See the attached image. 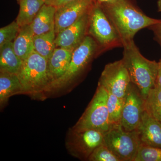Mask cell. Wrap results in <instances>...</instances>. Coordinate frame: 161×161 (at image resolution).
I'll return each instance as SVG.
<instances>
[{"label":"cell","mask_w":161,"mask_h":161,"mask_svg":"<svg viewBox=\"0 0 161 161\" xmlns=\"http://www.w3.org/2000/svg\"><path fill=\"white\" fill-rule=\"evenodd\" d=\"M100 5L118 33L123 45L133 40L139 31L149 28L161 21L144 14L131 0H116Z\"/></svg>","instance_id":"1"},{"label":"cell","mask_w":161,"mask_h":161,"mask_svg":"<svg viewBox=\"0 0 161 161\" xmlns=\"http://www.w3.org/2000/svg\"><path fill=\"white\" fill-rule=\"evenodd\" d=\"M122 59L131 82L139 90L144 99L155 86L158 62L150 60L141 54L133 40L124 43Z\"/></svg>","instance_id":"2"},{"label":"cell","mask_w":161,"mask_h":161,"mask_svg":"<svg viewBox=\"0 0 161 161\" xmlns=\"http://www.w3.org/2000/svg\"><path fill=\"white\" fill-rule=\"evenodd\" d=\"M23 87V95L42 98L50 84L47 60L34 51L23 60L17 74Z\"/></svg>","instance_id":"3"},{"label":"cell","mask_w":161,"mask_h":161,"mask_svg":"<svg viewBox=\"0 0 161 161\" xmlns=\"http://www.w3.org/2000/svg\"><path fill=\"white\" fill-rule=\"evenodd\" d=\"M98 48L95 40L91 36L86 35L73 51L69 66L66 71L60 78L50 84L46 94L63 89L74 82L89 66Z\"/></svg>","instance_id":"4"},{"label":"cell","mask_w":161,"mask_h":161,"mask_svg":"<svg viewBox=\"0 0 161 161\" xmlns=\"http://www.w3.org/2000/svg\"><path fill=\"white\" fill-rule=\"evenodd\" d=\"M108 96L107 90L98 85L89 104L72 130H93L103 133L108 131L112 125L107 107Z\"/></svg>","instance_id":"5"},{"label":"cell","mask_w":161,"mask_h":161,"mask_svg":"<svg viewBox=\"0 0 161 161\" xmlns=\"http://www.w3.org/2000/svg\"><path fill=\"white\" fill-rule=\"evenodd\" d=\"M87 33L103 50L123 47L120 37L102 7L95 1L89 13Z\"/></svg>","instance_id":"6"},{"label":"cell","mask_w":161,"mask_h":161,"mask_svg":"<svg viewBox=\"0 0 161 161\" xmlns=\"http://www.w3.org/2000/svg\"><path fill=\"white\" fill-rule=\"evenodd\" d=\"M104 143L120 161H134L142 143L137 130L126 131L115 124L104 133Z\"/></svg>","instance_id":"7"},{"label":"cell","mask_w":161,"mask_h":161,"mask_svg":"<svg viewBox=\"0 0 161 161\" xmlns=\"http://www.w3.org/2000/svg\"><path fill=\"white\" fill-rule=\"evenodd\" d=\"M104 142V133L93 130H70L66 147L70 154L80 160L88 161L96 148Z\"/></svg>","instance_id":"8"},{"label":"cell","mask_w":161,"mask_h":161,"mask_svg":"<svg viewBox=\"0 0 161 161\" xmlns=\"http://www.w3.org/2000/svg\"><path fill=\"white\" fill-rule=\"evenodd\" d=\"M131 83L129 72L121 59L105 65L98 85L103 87L108 92L124 98Z\"/></svg>","instance_id":"9"},{"label":"cell","mask_w":161,"mask_h":161,"mask_svg":"<svg viewBox=\"0 0 161 161\" xmlns=\"http://www.w3.org/2000/svg\"><path fill=\"white\" fill-rule=\"evenodd\" d=\"M124 99L121 125L126 131L137 130L145 111V99L138 89L131 82Z\"/></svg>","instance_id":"10"},{"label":"cell","mask_w":161,"mask_h":161,"mask_svg":"<svg viewBox=\"0 0 161 161\" xmlns=\"http://www.w3.org/2000/svg\"><path fill=\"white\" fill-rule=\"evenodd\" d=\"M95 0H76L57 7L55 14L56 34L72 25L80 17L87 13Z\"/></svg>","instance_id":"11"},{"label":"cell","mask_w":161,"mask_h":161,"mask_svg":"<svg viewBox=\"0 0 161 161\" xmlns=\"http://www.w3.org/2000/svg\"><path fill=\"white\" fill-rule=\"evenodd\" d=\"M89 12L56 35V47L74 50L81 43L87 35Z\"/></svg>","instance_id":"12"},{"label":"cell","mask_w":161,"mask_h":161,"mask_svg":"<svg viewBox=\"0 0 161 161\" xmlns=\"http://www.w3.org/2000/svg\"><path fill=\"white\" fill-rule=\"evenodd\" d=\"M142 143L161 148V123L144 111L137 129Z\"/></svg>","instance_id":"13"},{"label":"cell","mask_w":161,"mask_h":161,"mask_svg":"<svg viewBox=\"0 0 161 161\" xmlns=\"http://www.w3.org/2000/svg\"><path fill=\"white\" fill-rule=\"evenodd\" d=\"M74 50L56 47L47 61L50 83L64 74L69 66Z\"/></svg>","instance_id":"14"},{"label":"cell","mask_w":161,"mask_h":161,"mask_svg":"<svg viewBox=\"0 0 161 161\" xmlns=\"http://www.w3.org/2000/svg\"><path fill=\"white\" fill-rule=\"evenodd\" d=\"M22 85L17 74L0 72V106H6L14 95H23Z\"/></svg>","instance_id":"15"},{"label":"cell","mask_w":161,"mask_h":161,"mask_svg":"<svg viewBox=\"0 0 161 161\" xmlns=\"http://www.w3.org/2000/svg\"><path fill=\"white\" fill-rule=\"evenodd\" d=\"M56 9L53 5L43 4L30 24L34 35L42 34L55 30Z\"/></svg>","instance_id":"16"},{"label":"cell","mask_w":161,"mask_h":161,"mask_svg":"<svg viewBox=\"0 0 161 161\" xmlns=\"http://www.w3.org/2000/svg\"><path fill=\"white\" fill-rule=\"evenodd\" d=\"M34 36L31 25H26L20 27L19 33L13 41L15 53L23 61L34 51Z\"/></svg>","instance_id":"17"},{"label":"cell","mask_w":161,"mask_h":161,"mask_svg":"<svg viewBox=\"0 0 161 161\" xmlns=\"http://www.w3.org/2000/svg\"><path fill=\"white\" fill-rule=\"evenodd\" d=\"M23 63L15 53L13 42L0 47V72L18 74Z\"/></svg>","instance_id":"18"},{"label":"cell","mask_w":161,"mask_h":161,"mask_svg":"<svg viewBox=\"0 0 161 161\" xmlns=\"http://www.w3.org/2000/svg\"><path fill=\"white\" fill-rule=\"evenodd\" d=\"M17 23L20 27L30 25L43 4L42 0H20Z\"/></svg>","instance_id":"19"},{"label":"cell","mask_w":161,"mask_h":161,"mask_svg":"<svg viewBox=\"0 0 161 161\" xmlns=\"http://www.w3.org/2000/svg\"><path fill=\"white\" fill-rule=\"evenodd\" d=\"M55 30L34 36V51L48 61L56 48Z\"/></svg>","instance_id":"20"},{"label":"cell","mask_w":161,"mask_h":161,"mask_svg":"<svg viewBox=\"0 0 161 161\" xmlns=\"http://www.w3.org/2000/svg\"><path fill=\"white\" fill-rule=\"evenodd\" d=\"M145 111L161 123V90L156 86L145 100Z\"/></svg>","instance_id":"21"},{"label":"cell","mask_w":161,"mask_h":161,"mask_svg":"<svg viewBox=\"0 0 161 161\" xmlns=\"http://www.w3.org/2000/svg\"><path fill=\"white\" fill-rule=\"evenodd\" d=\"M124 101V98H119L112 93L108 92L107 107L110 122L112 125L120 124Z\"/></svg>","instance_id":"22"},{"label":"cell","mask_w":161,"mask_h":161,"mask_svg":"<svg viewBox=\"0 0 161 161\" xmlns=\"http://www.w3.org/2000/svg\"><path fill=\"white\" fill-rule=\"evenodd\" d=\"M134 161H161V148L142 143Z\"/></svg>","instance_id":"23"},{"label":"cell","mask_w":161,"mask_h":161,"mask_svg":"<svg viewBox=\"0 0 161 161\" xmlns=\"http://www.w3.org/2000/svg\"><path fill=\"white\" fill-rule=\"evenodd\" d=\"M20 27L16 21H14L0 29V47L13 42L19 31Z\"/></svg>","instance_id":"24"},{"label":"cell","mask_w":161,"mask_h":161,"mask_svg":"<svg viewBox=\"0 0 161 161\" xmlns=\"http://www.w3.org/2000/svg\"><path fill=\"white\" fill-rule=\"evenodd\" d=\"M88 161H120L104 142L95 149L90 155Z\"/></svg>","instance_id":"25"},{"label":"cell","mask_w":161,"mask_h":161,"mask_svg":"<svg viewBox=\"0 0 161 161\" xmlns=\"http://www.w3.org/2000/svg\"><path fill=\"white\" fill-rule=\"evenodd\" d=\"M154 33L156 40L158 42L161 47V21L149 27Z\"/></svg>","instance_id":"26"},{"label":"cell","mask_w":161,"mask_h":161,"mask_svg":"<svg viewBox=\"0 0 161 161\" xmlns=\"http://www.w3.org/2000/svg\"><path fill=\"white\" fill-rule=\"evenodd\" d=\"M155 86L161 90V59L158 61V69Z\"/></svg>","instance_id":"27"},{"label":"cell","mask_w":161,"mask_h":161,"mask_svg":"<svg viewBox=\"0 0 161 161\" xmlns=\"http://www.w3.org/2000/svg\"><path fill=\"white\" fill-rule=\"evenodd\" d=\"M75 1H76V0H56L53 5L57 8V7L62 6L66 3Z\"/></svg>","instance_id":"28"},{"label":"cell","mask_w":161,"mask_h":161,"mask_svg":"<svg viewBox=\"0 0 161 161\" xmlns=\"http://www.w3.org/2000/svg\"><path fill=\"white\" fill-rule=\"evenodd\" d=\"M115 1L116 0H95V2L99 5H103L107 3H112Z\"/></svg>","instance_id":"29"},{"label":"cell","mask_w":161,"mask_h":161,"mask_svg":"<svg viewBox=\"0 0 161 161\" xmlns=\"http://www.w3.org/2000/svg\"><path fill=\"white\" fill-rule=\"evenodd\" d=\"M45 4L53 5L56 0H42Z\"/></svg>","instance_id":"30"},{"label":"cell","mask_w":161,"mask_h":161,"mask_svg":"<svg viewBox=\"0 0 161 161\" xmlns=\"http://www.w3.org/2000/svg\"><path fill=\"white\" fill-rule=\"evenodd\" d=\"M157 6L158 11L161 12V0H158Z\"/></svg>","instance_id":"31"},{"label":"cell","mask_w":161,"mask_h":161,"mask_svg":"<svg viewBox=\"0 0 161 161\" xmlns=\"http://www.w3.org/2000/svg\"><path fill=\"white\" fill-rule=\"evenodd\" d=\"M17 1H18V2H19V1H20V0H17Z\"/></svg>","instance_id":"32"}]
</instances>
